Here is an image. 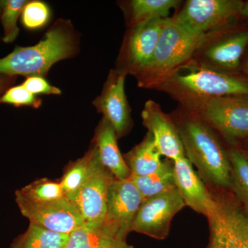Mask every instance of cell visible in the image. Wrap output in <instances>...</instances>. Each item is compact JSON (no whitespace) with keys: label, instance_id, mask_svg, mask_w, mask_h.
I'll return each mask as SVG.
<instances>
[{"label":"cell","instance_id":"18","mask_svg":"<svg viewBox=\"0 0 248 248\" xmlns=\"http://www.w3.org/2000/svg\"><path fill=\"white\" fill-rule=\"evenodd\" d=\"M123 11L127 28L134 27L153 19L170 18L171 10L177 11L181 0H130L118 3Z\"/></svg>","mask_w":248,"mask_h":248},{"label":"cell","instance_id":"9","mask_svg":"<svg viewBox=\"0 0 248 248\" xmlns=\"http://www.w3.org/2000/svg\"><path fill=\"white\" fill-rule=\"evenodd\" d=\"M169 19L157 18L127 28L116 61V69L136 78L151 61Z\"/></svg>","mask_w":248,"mask_h":248},{"label":"cell","instance_id":"8","mask_svg":"<svg viewBox=\"0 0 248 248\" xmlns=\"http://www.w3.org/2000/svg\"><path fill=\"white\" fill-rule=\"evenodd\" d=\"M244 3L241 0H187L170 19L195 32L209 33L241 22Z\"/></svg>","mask_w":248,"mask_h":248},{"label":"cell","instance_id":"2","mask_svg":"<svg viewBox=\"0 0 248 248\" xmlns=\"http://www.w3.org/2000/svg\"><path fill=\"white\" fill-rule=\"evenodd\" d=\"M79 45V33L71 21L57 19L37 45L17 46L0 59V75L45 78L55 63L77 56Z\"/></svg>","mask_w":248,"mask_h":248},{"label":"cell","instance_id":"31","mask_svg":"<svg viewBox=\"0 0 248 248\" xmlns=\"http://www.w3.org/2000/svg\"><path fill=\"white\" fill-rule=\"evenodd\" d=\"M241 73L248 78V47L246 50L244 58H243L242 63H241Z\"/></svg>","mask_w":248,"mask_h":248},{"label":"cell","instance_id":"14","mask_svg":"<svg viewBox=\"0 0 248 248\" xmlns=\"http://www.w3.org/2000/svg\"><path fill=\"white\" fill-rule=\"evenodd\" d=\"M125 78L115 68L111 69L102 93L93 102L97 112L115 129L118 140L126 136L133 126L131 108L124 89Z\"/></svg>","mask_w":248,"mask_h":248},{"label":"cell","instance_id":"4","mask_svg":"<svg viewBox=\"0 0 248 248\" xmlns=\"http://www.w3.org/2000/svg\"><path fill=\"white\" fill-rule=\"evenodd\" d=\"M215 32L199 33L173 22L170 17L161 32L151 61L135 78L139 87L156 89L165 80L190 62Z\"/></svg>","mask_w":248,"mask_h":248},{"label":"cell","instance_id":"27","mask_svg":"<svg viewBox=\"0 0 248 248\" xmlns=\"http://www.w3.org/2000/svg\"><path fill=\"white\" fill-rule=\"evenodd\" d=\"M50 15V9L46 3L29 1L22 11V23L27 29H40L48 22Z\"/></svg>","mask_w":248,"mask_h":248},{"label":"cell","instance_id":"10","mask_svg":"<svg viewBox=\"0 0 248 248\" xmlns=\"http://www.w3.org/2000/svg\"><path fill=\"white\" fill-rule=\"evenodd\" d=\"M21 213L31 223L55 232L70 234L84 226V218L76 204L67 197L50 202H33L16 193Z\"/></svg>","mask_w":248,"mask_h":248},{"label":"cell","instance_id":"20","mask_svg":"<svg viewBox=\"0 0 248 248\" xmlns=\"http://www.w3.org/2000/svg\"><path fill=\"white\" fill-rule=\"evenodd\" d=\"M130 180L141 196L142 202L176 188L173 161L166 159L155 172L145 176L131 174Z\"/></svg>","mask_w":248,"mask_h":248},{"label":"cell","instance_id":"23","mask_svg":"<svg viewBox=\"0 0 248 248\" xmlns=\"http://www.w3.org/2000/svg\"><path fill=\"white\" fill-rule=\"evenodd\" d=\"M117 241L102 225L84 224L69 234L65 248H106Z\"/></svg>","mask_w":248,"mask_h":248},{"label":"cell","instance_id":"7","mask_svg":"<svg viewBox=\"0 0 248 248\" xmlns=\"http://www.w3.org/2000/svg\"><path fill=\"white\" fill-rule=\"evenodd\" d=\"M248 47V24L241 21L215 31L192 61L214 71L241 73V63Z\"/></svg>","mask_w":248,"mask_h":248},{"label":"cell","instance_id":"35","mask_svg":"<svg viewBox=\"0 0 248 248\" xmlns=\"http://www.w3.org/2000/svg\"><path fill=\"white\" fill-rule=\"evenodd\" d=\"M4 0H0V14L2 11L3 6H4Z\"/></svg>","mask_w":248,"mask_h":248},{"label":"cell","instance_id":"24","mask_svg":"<svg viewBox=\"0 0 248 248\" xmlns=\"http://www.w3.org/2000/svg\"><path fill=\"white\" fill-rule=\"evenodd\" d=\"M97 151L95 145L93 143V146L90 148L86 154L72 162L67 167L60 184L63 189L66 197L68 200H72L76 195L80 187L82 185L83 182L86 179L88 172L92 163L93 158Z\"/></svg>","mask_w":248,"mask_h":248},{"label":"cell","instance_id":"25","mask_svg":"<svg viewBox=\"0 0 248 248\" xmlns=\"http://www.w3.org/2000/svg\"><path fill=\"white\" fill-rule=\"evenodd\" d=\"M16 193L33 202H50L66 197L60 182L50 179H37L16 191Z\"/></svg>","mask_w":248,"mask_h":248},{"label":"cell","instance_id":"34","mask_svg":"<svg viewBox=\"0 0 248 248\" xmlns=\"http://www.w3.org/2000/svg\"><path fill=\"white\" fill-rule=\"evenodd\" d=\"M238 147H239V148H241V149L244 151L245 154L247 155L248 156V139H247L246 141L243 142V143Z\"/></svg>","mask_w":248,"mask_h":248},{"label":"cell","instance_id":"22","mask_svg":"<svg viewBox=\"0 0 248 248\" xmlns=\"http://www.w3.org/2000/svg\"><path fill=\"white\" fill-rule=\"evenodd\" d=\"M69 234L55 232L30 223L27 231L14 240L9 248H65Z\"/></svg>","mask_w":248,"mask_h":248},{"label":"cell","instance_id":"3","mask_svg":"<svg viewBox=\"0 0 248 248\" xmlns=\"http://www.w3.org/2000/svg\"><path fill=\"white\" fill-rule=\"evenodd\" d=\"M155 90L166 93L179 103V107L189 110L215 98L248 95V78L242 73L214 71L191 60Z\"/></svg>","mask_w":248,"mask_h":248},{"label":"cell","instance_id":"11","mask_svg":"<svg viewBox=\"0 0 248 248\" xmlns=\"http://www.w3.org/2000/svg\"><path fill=\"white\" fill-rule=\"evenodd\" d=\"M115 179L103 165L97 148L86 179L71 200L79 209L86 224L102 226L104 223L109 188Z\"/></svg>","mask_w":248,"mask_h":248},{"label":"cell","instance_id":"13","mask_svg":"<svg viewBox=\"0 0 248 248\" xmlns=\"http://www.w3.org/2000/svg\"><path fill=\"white\" fill-rule=\"evenodd\" d=\"M186 204L177 187L142 202L132 231L157 240L169 236L173 217Z\"/></svg>","mask_w":248,"mask_h":248},{"label":"cell","instance_id":"19","mask_svg":"<svg viewBox=\"0 0 248 248\" xmlns=\"http://www.w3.org/2000/svg\"><path fill=\"white\" fill-rule=\"evenodd\" d=\"M161 156L154 138L148 132L139 144L124 155L131 174L136 176L148 175L159 169L162 164Z\"/></svg>","mask_w":248,"mask_h":248},{"label":"cell","instance_id":"33","mask_svg":"<svg viewBox=\"0 0 248 248\" xmlns=\"http://www.w3.org/2000/svg\"><path fill=\"white\" fill-rule=\"evenodd\" d=\"M106 248H134L133 246L127 244L126 241H117Z\"/></svg>","mask_w":248,"mask_h":248},{"label":"cell","instance_id":"5","mask_svg":"<svg viewBox=\"0 0 248 248\" xmlns=\"http://www.w3.org/2000/svg\"><path fill=\"white\" fill-rule=\"evenodd\" d=\"M214 206L208 218L207 248H248V213L231 190L210 191Z\"/></svg>","mask_w":248,"mask_h":248},{"label":"cell","instance_id":"6","mask_svg":"<svg viewBox=\"0 0 248 248\" xmlns=\"http://www.w3.org/2000/svg\"><path fill=\"white\" fill-rule=\"evenodd\" d=\"M186 110L213 128L227 146H239L248 139V95L215 98Z\"/></svg>","mask_w":248,"mask_h":248},{"label":"cell","instance_id":"30","mask_svg":"<svg viewBox=\"0 0 248 248\" xmlns=\"http://www.w3.org/2000/svg\"><path fill=\"white\" fill-rule=\"evenodd\" d=\"M16 79V77L0 75V97L9 88H11L9 87L10 85L12 84Z\"/></svg>","mask_w":248,"mask_h":248},{"label":"cell","instance_id":"26","mask_svg":"<svg viewBox=\"0 0 248 248\" xmlns=\"http://www.w3.org/2000/svg\"><path fill=\"white\" fill-rule=\"evenodd\" d=\"M28 1L27 0H4L0 19L4 29L2 40L5 43H12L19 35L17 19Z\"/></svg>","mask_w":248,"mask_h":248},{"label":"cell","instance_id":"29","mask_svg":"<svg viewBox=\"0 0 248 248\" xmlns=\"http://www.w3.org/2000/svg\"><path fill=\"white\" fill-rule=\"evenodd\" d=\"M22 85L27 91L35 95L38 94L59 95L62 94L61 90L49 84L43 77H29Z\"/></svg>","mask_w":248,"mask_h":248},{"label":"cell","instance_id":"16","mask_svg":"<svg viewBox=\"0 0 248 248\" xmlns=\"http://www.w3.org/2000/svg\"><path fill=\"white\" fill-rule=\"evenodd\" d=\"M172 161L176 187L186 205L207 217L215 203L211 192L186 156Z\"/></svg>","mask_w":248,"mask_h":248},{"label":"cell","instance_id":"17","mask_svg":"<svg viewBox=\"0 0 248 248\" xmlns=\"http://www.w3.org/2000/svg\"><path fill=\"white\" fill-rule=\"evenodd\" d=\"M115 129L102 117L94 131L93 143L95 145L103 165L119 180L128 179L131 172L117 145Z\"/></svg>","mask_w":248,"mask_h":248},{"label":"cell","instance_id":"21","mask_svg":"<svg viewBox=\"0 0 248 248\" xmlns=\"http://www.w3.org/2000/svg\"><path fill=\"white\" fill-rule=\"evenodd\" d=\"M227 148L231 164V191L248 213V156L239 147Z\"/></svg>","mask_w":248,"mask_h":248},{"label":"cell","instance_id":"12","mask_svg":"<svg viewBox=\"0 0 248 248\" xmlns=\"http://www.w3.org/2000/svg\"><path fill=\"white\" fill-rule=\"evenodd\" d=\"M141 203V196L130 178L115 179L108 195L104 229L116 239L126 241Z\"/></svg>","mask_w":248,"mask_h":248},{"label":"cell","instance_id":"15","mask_svg":"<svg viewBox=\"0 0 248 248\" xmlns=\"http://www.w3.org/2000/svg\"><path fill=\"white\" fill-rule=\"evenodd\" d=\"M143 125L154 138L161 156L174 161L186 156L179 129L170 114L164 112L155 101H147L141 111Z\"/></svg>","mask_w":248,"mask_h":248},{"label":"cell","instance_id":"32","mask_svg":"<svg viewBox=\"0 0 248 248\" xmlns=\"http://www.w3.org/2000/svg\"><path fill=\"white\" fill-rule=\"evenodd\" d=\"M241 21L248 24V1H244L241 12Z\"/></svg>","mask_w":248,"mask_h":248},{"label":"cell","instance_id":"28","mask_svg":"<svg viewBox=\"0 0 248 248\" xmlns=\"http://www.w3.org/2000/svg\"><path fill=\"white\" fill-rule=\"evenodd\" d=\"M0 104H12L17 107L27 106L39 108L42 106V101L21 84L9 88L0 97Z\"/></svg>","mask_w":248,"mask_h":248},{"label":"cell","instance_id":"1","mask_svg":"<svg viewBox=\"0 0 248 248\" xmlns=\"http://www.w3.org/2000/svg\"><path fill=\"white\" fill-rule=\"evenodd\" d=\"M170 115L179 129L186 158L197 168L205 186L210 191L231 190V160L219 135L182 107Z\"/></svg>","mask_w":248,"mask_h":248}]
</instances>
